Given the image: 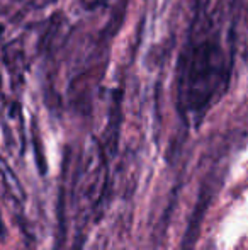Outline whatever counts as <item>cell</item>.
I'll use <instances>...</instances> for the list:
<instances>
[{"label":"cell","mask_w":248,"mask_h":250,"mask_svg":"<svg viewBox=\"0 0 248 250\" xmlns=\"http://www.w3.org/2000/svg\"><path fill=\"white\" fill-rule=\"evenodd\" d=\"M2 227H3V223H2V218H0V235L3 233V228Z\"/></svg>","instance_id":"obj_1"}]
</instances>
